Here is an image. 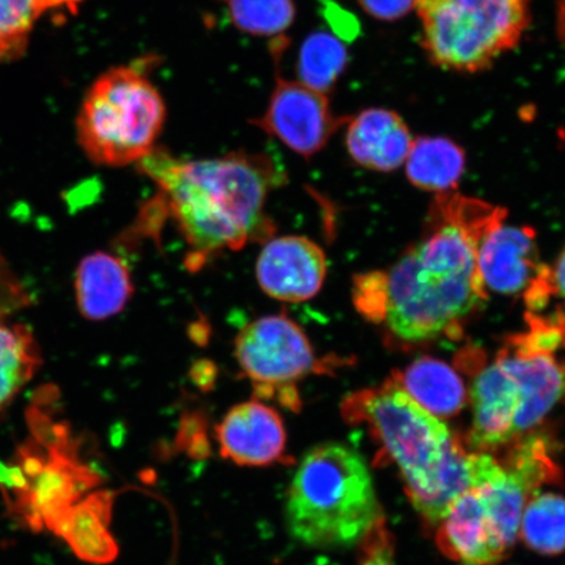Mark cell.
Returning <instances> with one entry per match:
<instances>
[{
    "label": "cell",
    "instance_id": "obj_27",
    "mask_svg": "<svg viewBox=\"0 0 565 565\" xmlns=\"http://www.w3.org/2000/svg\"><path fill=\"white\" fill-rule=\"evenodd\" d=\"M26 302L28 296L23 286L0 257V320L23 308Z\"/></svg>",
    "mask_w": 565,
    "mask_h": 565
},
{
    "label": "cell",
    "instance_id": "obj_28",
    "mask_svg": "<svg viewBox=\"0 0 565 565\" xmlns=\"http://www.w3.org/2000/svg\"><path fill=\"white\" fill-rule=\"evenodd\" d=\"M550 302L542 316L565 317V246L554 266H550Z\"/></svg>",
    "mask_w": 565,
    "mask_h": 565
},
{
    "label": "cell",
    "instance_id": "obj_14",
    "mask_svg": "<svg viewBox=\"0 0 565 565\" xmlns=\"http://www.w3.org/2000/svg\"><path fill=\"white\" fill-rule=\"evenodd\" d=\"M224 458L242 466L287 461V435L277 409L254 398L230 409L216 427Z\"/></svg>",
    "mask_w": 565,
    "mask_h": 565
},
{
    "label": "cell",
    "instance_id": "obj_16",
    "mask_svg": "<svg viewBox=\"0 0 565 565\" xmlns=\"http://www.w3.org/2000/svg\"><path fill=\"white\" fill-rule=\"evenodd\" d=\"M414 139L397 113L372 108L349 119L345 146L358 166L392 172L405 164Z\"/></svg>",
    "mask_w": 565,
    "mask_h": 565
},
{
    "label": "cell",
    "instance_id": "obj_12",
    "mask_svg": "<svg viewBox=\"0 0 565 565\" xmlns=\"http://www.w3.org/2000/svg\"><path fill=\"white\" fill-rule=\"evenodd\" d=\"M478 266L487 289L522 299L546 264L541 263L533 228L503 222L494 225L480 242Z\"/></svg>",
    "mask_w": 565,
    "mask_h": 565
},
{
    "label": "cell",
    "instance_id": "obj_20",
    "mask_svg": "<svg viewBox=\"0 0 565 565\" xmlns=\"http://www.w3.org/2000/svg\"><path fill=\"white\" fill-rule=\"evenodd\" d=\"M406 173L414 186L436 195L451 193L461 181L466 154L461 146L445 137L414 140L406 159Z\"/></svg>",
    "mask_w": 565,
    "mask_h": 565
},
{
    "label": "cell",
    "instance_id": "obj_29",
    "mask_svg": "<svg viewBox=\"0 0 565 565\" xmlns=\"http://www.w3.org/2000/svg\"><path fill=\"white\" fill-rule=\"evenodd\" d=\"M362 9L374 19L395 21L415 10L416 0H358Z\"/></svg>",
    "mask_w": 565,
    "mask_h": 565
},
{
    "label": "cell",
    "instance_id": "obj_19",
    "mask_svg": "<svg viewBox=\"0 0 565 565\" xmlns=\"http://www.w3.org/2000/svg\"><path fill=\"white\" fill-rule=\"evenodd\" d=\"M394 377L416 404L436 418H454L468 404L469 393L461 373L443 360L416 359Z\"/></svg>",
    "mask_w": 565,
    "mask_h": 565
},
{
    "label": "cell",
    "instance_id": "obj_30",
    "mask_svg": "<svg viewBox=\"0 0 565 565\" xmlns=\"http://www.w3.org/2000/svg\"><path fill=\"white\" fill-rule=\"evenodd\" d=\"M81 2L82 0H34V6L35 11H38V15H40L41 12L56 9V7L61 6H66L71 11H73Z\"/></svg>",
    "mask_w": 565,
    "mask_h": 565
},
{
    "label": "cell",
    "instance_id": "obj_10",
    "mask_svg": "<svg viewBox=\"0 0 565 565\" xmlns=\"http://www.w3.org/2000/svg\"><path fill=\"white\" fill-rule=\"evenodd\" d=\"M348 121L333 115L327 95L300 82L279 79L265 115L252 124L308 159L320 152L339 126Z\"/></svg>",
    "mask_w": 565,
    "mask_h": 565
},
{
    "label": "cell",
    "instance_id": "obj_21",
    "mask_svg": "<svg viewBox=\"0 0 565 565\" xmlns=\"http://www.w3.org/2000/svg\"><path fill=\"white\" fill-rule=\"evenodd\" d=\"M41 364L31 330L0 323V409L17 397Z\"/></svg>",
    "mask_w": 565,
    "mask_h": 565
},
{
    "label": "cell",
    "instance_id": "obj_15",
    "mask_svg": "<svg viewBox=\"0 0 565 565\" xmlns=\"http://www.w3.org/2000/svg\"><path fill=\"white\" fill-rule=\"evenodd\" d=\"M439 524L437 545L451 561L462 565H494L508 553L476 489L459 494Z\"/></svg>",
    "mask_w": 565,
    "mask_h": 565
},
{
    "label": "cell",
    "instance_id": "obj_25",
    "mask_svg": "<svg viewBox=\"0 0 565 565\" xmlns=\"http://www.w3.org/2000/svg\"><path fill=\"white\" fill-rule=\"evenodd\" d=\"M38 17L34 0H0V60H13L24 52Z\"/></svg>",
    "mask_w": 565,
    "mask_h": 565
},
{
    "label": "cell",
    "instance_id": "obj_8",
    "mask_svg": "<svg viewBox=\"0 0 565 565\" xmlns=\"http://www.w3.org/2000/svg\"><path fill=\"white\" fill-rule=\"evenodd\" d=\"M235 358L254 398L277 399L291 409L301 407L300 381L345 364L339 358H318L306 331L285 312L247 323L236 337Z\"/></svg>",
    "mask_w": 565,
    "mask_h": 565
},
{
    "label": "cell",
    "instance_id": "obj_7",
    "mask_svg": "<svg viewBox=\"0 0 565 565\" xmlns=\"http://www.w3.org/2000/svg\"><path fill=\"white\" fill-rule=\"evenodd\" d=\"M31 439L21 445L12 465L24 479L10 497V508L24 525L51 532L55 522L102 483V476L79 457V447L65 423H56L42 408L28 416Z\"/></svg>",
    "mask_w": 565,
    "mask_h": 565
},
{
    "label": "cell",
    "instance_id": "obj_11",
    "mask_svg": "<svg viewBox=\"0 0 565 565\" xmlns=\"http://www.w3.org/2000/svg\"><path fill=\"white\" fill-rule=\"evenodd\" d=\"M327 274V254L306 236L268 239L256 265L260 289L282 302L313 299L321 291Z\"/></svg>",
    "mask_w": 565,
    "mask_h": 565
},
{
    "label": "cell",
    "instance_id": "obj_9",
    "mask_svg": "<svg viewBox=\"0 0 565 565\" xmlns=\"http://www.w3.org/2000/svg\"><path fill=\"white\" fill-rule=\"evenodd\" d=\"M525 321L527 329L507 337L494 358L519 387L515 439L565 405V317L526 315Z\"/></svg>",
    "mask_w": 565,
    "mask_h": 565
},
{
    "label": "cell",
    "instance_id": "obj_5",
    "mask_svg": "<svg viewBox=\"0 0 565 565\" xmlns=\"http://www.w3.org/2000/svg\"><path fill=\"white\" fill-rule=\"evenodd\" d=\"M167 118L160 92L134 67L111 68L98 77L77 117V139L98 166L138 162L157 145Z\"/></svg>",
    "mask_w": 565,
    "mask_h": 565
},
{
    "label": "cell",
    "instance_id": "obj_18",
    "mask_svg": "<svg viewBox=\"0 0 565 565\" xmlns=\"http://www.w3.org/2000/svg\"><path fill=\"white\" fill-rule=\"evenodd\" d=\"M113 497L108 491L87 494L55 522L51 532L61 536L82 561L108 564L116 561L118 545L110 532Z\"/></svg>",
    "mask_w": 565,
    "mask_h": 565
},
{
    "label": "cell",
    "instance_id": "obj_1",
    "mask_svg": "<svg viewBox=\"0 0 565 565\" xmlns=\"http://www.w3.org/2000/svg\"><path fill=\"white\" fill-rule=\"evenodd\" d=\"M505 217L507 210L477 198L436 195L419 242L387 270L356 275L353 306L399 344L458 339L489 299L479 244Z\"/></svg>",
    "mask_w": 565,
    "mask_h": 565
},
{
    "label": "cell",
    "instance_id": "obj_6",
    "mask_svg": "<svg viewBox=\"0 0 565 565\" xmlns=\"http://www.w3.org/2000/svg\"><path fill=\"white\" fill-rule=\"evenodd\" d=\"M415 10L429 61L471 74L513 51L532 20L530 0H416Z\"/></svg>",
    "mask_w": 565,
    "mask_h": 565
},
{
    "label": "cell",
    "instance_id": "obj_17",
    "mask_svg": "<svg viewBox=\"0 0 565 565\" xmlns=\"http://www.w3.org/2000/svg\"><path fill=\"white\" fill-rule=\"evenodd\" d=\"M75 292L82 315L90 321H103L121 313L136 288L121 258L96 252L77 267Z\"/></svg>",
    "mask_w": 565,
    "mask_h": 565
},
{
    "label": "cell",
    "instance_id": "obj_22",
    "mask_svg": "<svg viewBox=\"0 0 565 565\" xmlns=\"http://www.w3.org/2000/svg\"><path fill=\"white\" fill-rule=\"evenodd\" d=\"M521 519L522 540L541 555L565 551V498L559 493H536L527 501Z\"/></svg>",
    "mask_w": 565,
    "mask_h": 565
},
{
    "label": "cell",
    "instance_id": "obj_2",
    "mask_svg": "<svg viewBox=\"0 0 565 565\" xmlns=\"http://www.w3.org/2000/svg\"><path fill=\"white\" fill-rule=\"evenodd\" d=\"M137 164L159 186L167 214L192 249L190 270H200L211 254L273 238L266 202L274 189L285 185L287 175L268 154L239 151L181 160L154 147Z\"/></svg>",
    "mask_w": 565,
    "mask_h": 565
},
{
    "label": "cell",
    "instance_id": "obj_3",
    "mask_svg": "<svg viewBox=\"0 0 565 565\" xmlns=\"http://www.w3.org/2000/svg\"><path fill=\"white\" fill-rule=\"evenodd\" d=\"M341 412L351 426H365L386 459L398 466L409 500L430 525L439 524L459 494L472 489V454L394 376L348 395Z\"/></svg>",
    "mask_w": 565,
    "mask_h": 565
},
{
    "label": "cell",
    "instance_id": "obj_23",
    "mask_svg": "<svg viewBox=\"0 0 565 565\" xmlns=\"http://www.w3.org/2000/svg\"><path fill=\"white\" fill-rule=\"evenodd\" d=\"M348 49L335 34L318 31L308 35L299 52V81L310 89L328 95L348 65Z\"/></svg>",
    "mask_w": 565,
    "mask_h": 565
},
{
    "label": "cell",
    "instance_id": "obj_26",
    "mask_svg": "<svg viewBox=\"0 0 565 565\" xmlns=\"http://www.w3.org/2000/svg\"><path fill=\"white\" fill-rule=\"evenodd\" d=\"M360 545H363L360 565H394V543L385 520H381Z\"/></svg>",
    "mask_w": 565,
    "mask_h": 565
},
{
    "label": "cell",
    "instance_id": "obj_4",
    "mask_svg": "<svg viewBox=\"0 0 565 565\" xmlns=\"http://www.w3.org/2000/svg\"><path fill=\"white\" fill-rule=\"evenodd\" d=\"M384 520L371 472L344 444L318 445L303 456L289 487V533L315 548L351 547Z\"/></svg>",
    "mask_w": 565,
    "mask_h": 565
},
{
    "label": "cell",
    "instance_id": "obj_31",
    "mask_svg": "<svg viewBox=\"0 0 565 565\" xmlns=\"http://www.w3.org/2000/svg\"><path fill=\"white\" fill-rule=\"evenodd\" d=\"M556 31L565 46V0H557L556 2Z\"/></svg>",
    "mask_w": 565,
    "mask_h": 565
},
{
    "label": "cell",
    "instance_id": "obj_24",
    "mask_svg": "<svg viewBox=\"0 0 565 565\" xmlns=\"http://www.w3.org/2000/svg\"><path fill=\"white\" fill-rule=\"evenodd\" d=\"M294 0H230V17L237 30L254 35H277L292 25Z\"/></svg>",
    "mask_w": 565,
    "mask_h": 565
},
{
    "label": "cell",
    "instance_id": "obj_13",
    "mask_svg": "<svg viewBox=\"0 0 565 565\" xmlns=\"http://www.w3.org/2000/svg\"><path fill=\"white\" fill-rule=\"evenodd\" d=\"M472 423L468 443L477 454H490L514 441V420L520 405L518 384L499 360L484 362L472 372Z\"/></svg>",
    "mask_w": 565,
    "mask_h": 565
}]
</instances>
